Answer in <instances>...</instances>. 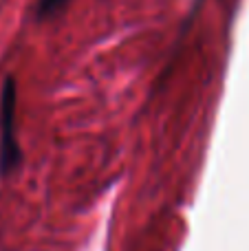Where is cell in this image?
<instances>
[{"label": "cell", "instance_id": "2", "mask_svg": "<svg viewBox=\"0 0 249 251\" xmlns=\"http://www.w3.org/2000/svg\"><path fill=\"white\" fill-rule=\"evenodd\" d=\"M66 2H69V0H40V2H38V9H35V13H38V18L55 16L60 9H64Z\"/></svg>", "mask_w": 249, "mask_h": 251}, {"label": "cell", "instance_id": "1", "mask_svg": "<svg viewBox=\"0 0 249 251\" xmlns=\"http://www.w3.org/2000/svg\"><path fill=\"white\" fill-rule=\"evenodd\" d=\"M22 152L16 139V82L7 77L0 95V174H9L20 165Z\"/></svg>", "mask_w": 249, "mask_h": 251}]
</instances>
